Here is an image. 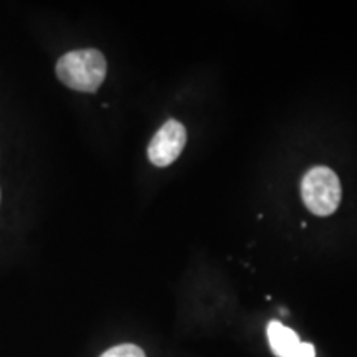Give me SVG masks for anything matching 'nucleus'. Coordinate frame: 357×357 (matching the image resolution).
<instances>
[{
    "label": "nucleus",
    "mask_w": 357,
    "mask_h": 357,
    "mask_svg": "<svg viewBox=\"0 0 357 357\" xmlns=\"http://www.w3.org/2000/svg\"><path fill=\"white\" fill-rule=\"evenodd\" d=\"M314 346L310 344V342H300L296 349H294L288 357H314Z\"/></svg>",
    "instance_id": "6"
},
{
    "label": "nucleus",
    "mask_w": 357,
    "mask_h": 357,
    "mask_svg": "<svg viewBox=\"0 0 357 357\" xmlns=\"http://www.w3.org/2000/svg\"><path fill=\"white\" fill-rule=\"evenodd\" d=\"M108 63L101 52L84 48L66 53L58 60L56 77L65 86L75 91L95 93L105 82Z\"/></svg>",
    "instance_id": "1"
},
{
    "label": "nucleus",
    "mask_w": 357,
    "mask_h": 357,
    "mask_svg": "<svg viewBox=\"0 0 357 357\" xmlns=\"http://www.w3.org/2000/svg\"><path fill=\"white\" fill-rule=\"evenodd\" d=\"M187 142V131L181 123L176 119L169 121L160 126L158 132L154 134L153 141L147 147V158L155 167H167L184 151Z\"/></svg>",
    "instance_id": "3"
},
{
    "label": "nucleus",
    "mask_w": 357,
    "mask_h": 357,
    "mask_svg": "<svg viewBox=\"0 0 357 357\" xmlns=\"http://www.w3.org/2000/svg\"><path fill=\"white\" fill-rule=\"evenodd\" d=\"M101 357H146L144 351L136 344H121L102 352Z\"/></svg>",
    "instance_id": "5"
},
{
    "label": "nucleus",
    "mask_w": 357,
    "mask_h": 357,
    "mask_svg": "<svg viewBox=\"0 0 357 357\" xmlns=\"http://www.w3.org/2000/svg\"><path fill=\"white\" fill-rule=\"evenodd\" d=\"M341 182L333 169L316 166L301 182V197L306 208L318 217H328L341 204Z\"/></svg>",
    "instance_id": "2"
},
{
    "label": "nucleus",
    "mask_w": 357,
    "mask_h": 357,
    "mask_svg": "<svg viewBox=\"0 0 357 357\" xmlns=\"http://www.w3.org/2000/svg\"><path fill=\"white\" fill-rule=\"evenodd\" d=\"M268 341H270V347L275 356L278 357H288L291 352L296 349L300 344V337L293 329L287 328L278 321H271L268 324Z\"/></svg>",
    "instance_id": "4"
}]
</instances>
